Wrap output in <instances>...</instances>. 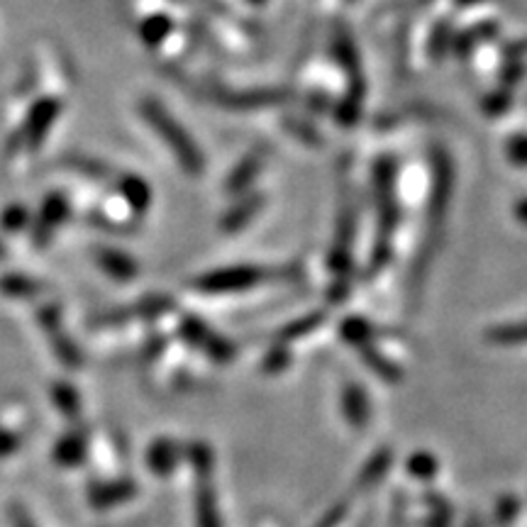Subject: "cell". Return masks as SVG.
I'll list each match as a JSON object with an SVG mask.
<instances>
[{
	"label": "cell",
	"mask_w": 527,
	"mask_h": 527,
	"mask_svg": "<svg viewBox=\"0 0 527 527\" xmlns=\"http://www.w3.org/2000/svg\"><path fill=\"white\" fill-rule=\"evenodd\" d=\"M140 113L144 122L162 137L166 147L174 152L176 162L188 176H201L205 169V159L201 147L193 142V137L188 135L181 127V122L174 120V115L164 108L157 98H144L140 103Z\"/></svg>",
	"instance_id": "cell-1"
},
{
	"label": "cell",
	"mask_w": 527,
	"mask_h": 527,
	"mask_svg": "<svg viewBox=\"0 0 527 527\" xmlns=\"http://www.w3.org/2000/svg\"><path fill=\"white\" fill-rule=\"evenodd\" d=\"M213 101H218L225 108H237V110H249V108H262V105H274L284 101L286 93L284 91H225V88H218L213 91Z\"/></svg>",
	"instance_id": "cell-6"
},
{
	"label": "cell",
	"mask_w": 527,
	"mask_h": 527,
	"mask_svg": "<svg viewBox=\"0 0 527 527\" xmlns=\"http://www.w3.org/2000/svg\"><path fill=\"white\" fill-rule=\"evenodd\" d=\"M181 457H183V447L179 442L164 437V440H157L152 447H149L147 464L149 469H152V474L169 476L171 471H176V467H179Z\"/></svg>",
	"instance_id": "cell-8"
},
{
	"label": "cell",
	"mask_w": 527,
	"mask_h": 527,
	"mask_svg": "<svg viewBox=\"0 0 527 527\" xmlns=\"http://www.w3.org/2000/svg\"><path fill=\"white\" fill-rule=\"evenodd\" d=\"M262 196H257V193H254V196H247V198H242V201H237L235 205H232L230 210H227L225 213V218H223V230L225 232H237V230H242L244 225L249 223V220L254 218V215H257V210L262 208Z\"/></svg>",
	"instance_id": "cell-13"
},
{
	"label": "cell",
	"mask_w": 527,
	"mask_h": 527,
	"mask_svg": "<svg viewBox=\"0 0 527 527\" xmlns=\"http://www.w3.org/2000/svg\"><path fill=\"white\" fill-rule=\"evenodd\" d=\"M118 188H120L122 198H125L127 205H130L137 215L144 213V210L149 208V203H152V188H149V183L140 179V176L125 174L120 179Z\"/></svg>",
	"instance_id": "cell-10"
},
{
	"label": "cell",
	"mask_w": 527,
	"mask_h": 527,
	"mask_svg": "<svg viewBox=\"0 0 527 527\" xmlns=\"http://www.w3.org/2000/svg\"><path fill=\"white\" fill-rule=\"evenodd\" d=\"M5 257H8V249H5V244L0 242V259H5Z\"/></svg>",
	"instance_id": "cell-24"
},
{
	"label": "cell",
	"mask_w": 527,
	"mask_h": 527,
	"mask_svg": "<svg viewBox=\"0 0 527 527\" xmlns=\"http://www.w3.org/2000/svg\"><path fill=\"white\" fill-rule=\"evenodd\" d=\"M264 279V269L259 266H227V269L208 271L201 279L196 281V286L203 293H240L247 288L257 286Z\"/></svg>",
	"instance_id": "cell-2"
},
{
	"label": "cell",
	"mask_w": 527,
	"mask_h": 527,
	"mask_svg": "<svg viewBox=\"0 0 527 527\" xmlns=\"http://www.w3.org/2000/svg\"><path fill=\"white\" fill-rule=\"evenodd\" d=\"M0 291L10 298H32L42 291V286L25 274H8L0 279Z\"/></svg>",
	"instance_id": "cell-14"
},
{
	"label": "cell",
	"mask_w": 527,
	"mask_h": 527,
	"mask_svg": "<svg viewBox=\"0 0 527 527\" xmlns=\"http://www.w3.org/2000/svg\"><path fill=\"white\" fill-rule=\"evenodd\" d=\"M171 20L166 15H149L140 25V37L147 47H159L171 32Z\"/></svg>",
	"instance_id": "cell-16"
},
{
	"label": "cell",
	"mask_w": 527,
	"mask_h": 527,
	"mask_svg": "<svg viewBox=\"0 0 527 527\" xmlns=\"http://www.w3.org/2000/svg\"><path fill=\"white\" fill-rule=\"evenodd\" d=\"M71 164H74L76 169L88 171V174H93L96 179H103V174H105V166L101 162H88V159H74Z\"/></svg>",
	"instance_id": "cell-21"
},
{
	"label": "cell",
	"mask_w": 527,
	"mask_h": 527,
	"mask_svg": "<svg viewBox=\"0 0 527 527\" xmlns=\"http://www.w3.org/2000/svg\"><path fill=\"white\" fill-rule=\"evenodd\" d=\"M54 403H57L59 410H64V415H69V418H79L81 413V398L79 393L74 391L71 386L66 384H57L54 386Z\"/></svg>",
	"instance_id": "cell-18"
},
{
	"label": "cell",
	"mask_w": 527,
	"mask_h": 527,
	"mask_svg": "<svg viewBox=\"0 0 527 527\" xmlns=\"http://www.w3.org/2000/svg\"><path fill=\"white\" fill-rule=\"evenodd\" d=\"M59 113H61V101H57V98L52 96L40 98V101L32 105L30 113H27V120L25 125H22L18 142L30 149H40L47 132L52 130V125L57 122Z\"/></svg>",
	"instance_id": "cell-3"
},
{
	"label": "cell",
	"mask_w": 527,
	"mask_h": 527,
	"mask_svg": "<svg viewBox=\"0 0 527 527\" xmlns=\"http://www.w3.org/2000/svg\"><path fill=\"white\" fill-rule=\"evenodd\" d=\"M137 496V486L132 481H108V484L91 488V503L96 508H113L118 503L130 501Z\"/></svg>",
	"instance_id": "cell-9"
},
{
	"label": "cell",
	"mask_w": 527,
	"mask_h": 527,
	"mask_svg": "<svg viewBox=\"0 0 527 527\" xmlns=\"http://www.w3.org/2000/svg\"><path fill=\"white\" fill-rule=\"evenodd\" d=\"M264 164V152H249L240 164L232 169L230 179H227V191L230 193H242L259 176Z\"/></svg>",
	"instance_id": "cell-11"
},
{
	"label": "cell",
	"mask_w": 527,
	"mask_h": 527,
	"mask_svg": "<svg viewBox=\"0 0 527 527\" xmlns=\"http://www.w3.org/2000/svg\"><path fill=\"white\" fill-rule=\"evenodd\" d=\"M183 337H186L188 342H193L196 347H201L205 354L218 359V362H227V359L232 357V347L227 345V340L218 337L215 332H210L201 320H186V323H183Z\"/></svg>",
	"instance_id": "cell-5"
},
{
	"label": "cell",
	"mask_w": 527,
	"mask_h": 527,
	"mask_svg": "<svg viewBox=\"0 0 527 527\" xmlns=\"http://www.w3.org/2000/svg\"><path fill=\"white\" fill-rule=\"evenodd\" d=\"M96 262L101 264V269L105 271V274L115 281H132L137 276V271H140V266H137V262L130 257V254L120 252V249H113V247L98 249Z\"/></svg>",
	"instance_id": "cell-7"
},
{
	"label": "cell",
	"mask_w": 527,
	"mask_h": 527,
	"mask_svg": "<svg viewBox=\"0 0 527 527\" xmlns=\"http://www.w3.org/2000/svg\"><path fill=\"white\" fill-rule=\"evenodd\" d=\"M188 459H191L193 469L198 471V476H201V481L210 479V474H213V452H210L208 445H191L188 447Z\"/></svg>",
	"instance_id": "cell-19"
},
{
	"label": "cell",
	"mask_w": 527,
	"mask_h": 527,
	"mask_svg": "<svg viewBox=\"0 0 527 527\" xmlns=\"http://www.w3.org/2000/svg\"><path fill=\"white\" fill-rule=\"evenodd\" d=\"M83 457H86V445H83V437L79 435H66L54 449V459L61 467H76V464L83 462Z\"/></svg>",
	"instance_id": "cell-15"
},
{
	"label": "cell",
	"mask_w": 527,
	"mask_h": 527,
	"mask_svg": "<svg viewBox=\"0 0 527 527\" xmlns=\"http://www.w3.org/2000/svg\"><path fill=\"white\" fill-rule=\"evenodd\" d=\"M10 520H13V527H35L30 515H27L25 510L18 508V506H15L13 513H10Z\"/></svg>",
	"instance_id": "cell-23"
},
{
	"label": "cell",
	"mask_w": 527,
	"mask_h": 527,
	"mask_svg": "<svg viewBox=\"0 0 527 527\" xmlns=\"http://www.w3.org/2000/svg\"><path fill=\"white\" fill-rule=\"evenodd\" d=\"M30 223V210L25 208V205L15 203V205H8V208L0 213V230L3 232H20L22 227H27Z\"/></svg>",
	"instance_id": "cell-17"
},
{
	"label": "cell",
	"mask_w": 527,
	"mask_h": 527,
	"mask_svg": "<svg viewBox=\"0 0 527 527\" xmlns=\"http://www.w3.org/2000/svg\"><path fill=\"white\" fill-rule=\"evenodd\" d=\"M493 342H527V323L501 327L491 335Z\"/></svg>",
	"instance_id": "cell-20"
},
{
	"label": "cell",
	"mask_w": 527,
	"mask_h": 527,
	"mask_svg": "<svg viewBox=\"0 0 527 527\" xmlns=\"http://www.w3.org/2000/svg\"><path fill=\"white\" fill-rule=\"evenodd\" d=\"M196 523L198 527H223L218 510V496H215V488H210L208 479L201 481V488H198Z\"/></svg>",
	"instance_id": "cell-12"
},
{
	"label": "cell",
	"mask_w": 527,
	"mask_h": 527,
	"mask_svg": "<svg viewBox=\"0 0 527 527\" xmlns=\"http://www.w3.org/2000/svg\"><path fill=\"white\" fill-rule=\"evenodd\" d=\"M249 3H252V5H262L264 0H249Z\"/></svg>",
	"instance_id": "cell-25"
},
{
	"label": "cell",
	"mask_w": 527,
	"mask_h": 527,
	"mask_svg": "<svg viewBox=\"0 0 527 527\" xmlns=\"http://www.w3.org/2000/svg\"><path fill=\"white\" fill-rule=\"evenodd\" d=\"M18 437L15 435H10V432H5V430H0V454H10V452H15V447H18Z\"/></svg>",
	"instance_id": "cell-22"
},
{
	"label": "cell",
	"mask_w": 527,
	"mask_h": 527,
	"mask_svg": "<svg viewBox=\"0 0 527 527\" xmlns=\"http://www.w3.org/2000/svg\"><path fill=\"white\" fill-rule=\"evenodd\" d=\"M69 218V201L61 193H49L44 198L40 215L35 223V244H47L52 240L54 230L64 225V220Z\"/></svg>",
	"instance_id": "cell-4"
}]
</instances>
